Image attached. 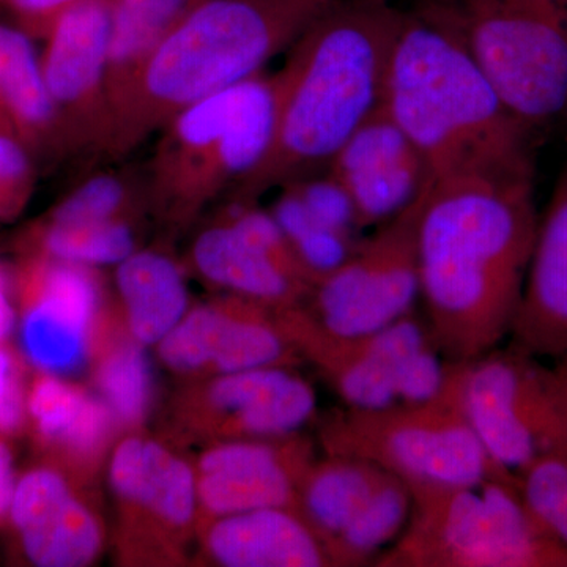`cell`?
<instances>
[{
    "label": "cell",
    "mask_w": 567,
    "mask_h": 567,
    "mask_svg": "<svg viewBox=\"0 0 567 567\" xmlns=\"http://www.w3.org/2000/svg\"><path fill=\"white\" fill-rule=\"evenodd\" d=\"M327 173L344 188L365 233L404 212L431 182L423 156L382 103L336 153Z\"/></svg>",
    "instance_id": "ffe728a7"
},
{
    "label": "cell",
    "mask_w": 567,
    "mask_h": 567,
    "mask_svg": "<svg viewBox=\"0 0 567 567\" xmlns=\"http://www.w3.org/2000/svg\"><path fill=\"white\" fill-rule=\"evenodd\" d=\"M319 416L298 368L249 369L189 380L171 399L162 439L175 446L298 434Z\"/></svg>",
    "instance_id": "7c38bea8"
},
{
    "label": "cell",
    "mask_w": 567,
    "mask_h": 567,
    "mask_svg": "<svg viewBox=\"0 0 567 567\" xmlns=\"http://www.w3.org/2000/svg\"><path fill=\"white\" fill-rule=\"evenodd\" d=\"M382 104L431 182H535L537 134L507 110L461 41L416 7L404 9Z\"/></svg>",
    "instance_id": "3957f363"
},
{
    "label": "cell",
    "mask_w": 567,
    "mask_h": 567,
    "mask_svg": "<svg viewBox=\"0 0 567 567\" xmlns=\"http://www.w3.org/2000/svg\"><path fill=\"white\" fill-rule=\"evenodd\" d=\"M393 2L399 3V2H402V0H393ZM406 2H409V3L410 2H415V0H406Z\"/></svg>",
    "instance_id": "60d3db41"
},
{
    "label": "cell",
    "mask_w": 567,
    "mask_h": 567,
    "mask_svg": "<svg viewBox=\"0 0 567 567\" xmlns=\"http://www.w3.org/2000/svg\"><path fill=\"white\" fill-rule=\"evenodd\" d=\"M28 361L9 339L0 342V439L11 440L28 427Z\"/></svg>",
    "instance_id": "e575fe53"
},
{
    "label": "cell",
    "mask_w": 567,
    "mask_h": 567,
    "mask_svg": "<svg viewBox=\"0 0 567 567\" xmlns=\"http://www.w3.org/2000/svg\"><path fill=\"white\" fill-rule=\"evenodd\" d=\"M551 369H554L558 385L561 388L563 394H565L567 401V353L559 357L558 360H555Z\"/></svg>",
    "instance_id": "f35d334b"
},
{
    "label": "cell",
    "mask_w": 567,
    "mask_h": 567,
    "mask_svg": "<svg viewBox=\"0 0 567 567\" xmlns=\"http://www.w3.org/2000/svg\"><path fill=\"white\" fill-rule=\"evenodd\" d=\"M133 218L96 223H50L40 219L22 240L24 254L62 262L104 267L118 265L137 249Z\"/></svg>",
    "instance_id": "f546056e"
},
{
    "label": "cell",
    "mask_w": 567,
    "mask_h": 567,
    "mask_svg": "<svg viewBox=\"0 0 567 567\" xmlns=\"http://www.w3.org/2000/svg\"><path fill=\"white\" fill-rule=\"evenodd\" d=\"M537 223L533 182H429L417 226L420 303L447 361L509 338Z\"/></svg>",
    "instance_id": "6da1fadb"
},
{
    "label": "cell",
    "mask_w": 567,
    "mask_h": 567,
    "mask_svg": "<svg viewBox=\"0 0 567 567\" xmlns=\"http://www.w3.org/2000/svg\"><path fill=\"white\" fill-rule=\"evenodd\" d=\"M35 158L20 142L0 134V223L13 221L31 203Z\"/></svg>",
    "instance_id": "836d02e7"
},
{
    "label": "cell",
    "mask_w": 567,
    "mask_h": 567,
    "mask_svg": "<svg viewBox=\"0 0 567 567\" xmlns=\"http://www.w3.org/2000/svg\"><path fill=\"white\" fill-rule=\"evenodd\" d=\"M316 457L315 440L303 432L204 446L193 462L199 525L260 507H295L301 477Z\"/></svg>",
    "instance_id": "e0dca14e"
},
{
    "label": "cell",
    "mask_w": 567,
    "mask_h": 567,
    "mask_svg": "<svg viewBox=\"0 0 567 567\" xmlns=\"http://www.w3.org/2000/svg\"><path fill=\"white\" fill-rule=\"evenodd\" d=\"M404 532L380 567H567V548L536 524L518 476L458 486H413Z\"/></svg>",
    "instance_id": "8992f818"
},
{
    "label": "cell",
    "mask_w": 567,
    "mask_h": 567,
    "mask_svg": "<svg viewBox=\"0 0 567 567\" xmlns=\"http://www.w3.org/2000/svg\"><path fill=\"white\" fill-rule=\"evenodd\" d=\"M412 488L386 473L352 524L328 547L333 567L374 565L404 532L412 513Z\"/></svg>",
    "instance_id": "f1b7e54d"
},
{
    "label": "cell",
    "mask_w": 567,
    "mask_h": 567,
    "mask_svg": "<svg viewBox=\"0 0 567 567\" xmlns=\"http://www.w3.org/2000/svg\"><path fill=\"white\" fill-rule=\"evenodd\" d=\"M443 393L492 461L513 475L567 447V401L554 369L517 347L447 361Z\"/></svg>",
    "instance_id": "9c48e42d"
},
{
    "label": "cell",
    "mask_w": 567,
    "mask_h": 567,
    "mask_svg": "<svg viewBox=\"0 0 567 567\" xmlns=\"http://www.w3.org/2000/svg\"><path fill=\"white\" fill-rule=\"evenodd\" d=\"M388 472L363 458L324 454L306 470L295 509L322 540L324 550L354 520Z\"/></svg>",
    "instance_id": "484cf974"
},
{
    "label": "cell",
    "mask_w": 567,
    "mask_h": 567,
    "mask_svg": "<svg viewBox=\"0 0 567 567\" xmlns=\"http://www.w3.org/2000/svg\"><path fill=\"white\" fill-rule=\"evenodd\" d=\"M279 316L305 363L349 409L417 404L443 393L447 360L420 309L363 334L323 330L303 306Z\"/></svg>",
    "instance_id": "30bf717a"
},
{
    "label": "cell",
    "mask_w": 567,
    "mask_h": 567,
    "mask_svg": "<svg viewBox=\"0 0 567 567\" xmlns=\"http://www.w3.org/2000/svg\"><path fill=\"white\" fill-rule=\"evenodd\" d=\"M193 559L218 567H333L295 507H260L204 522Z\"/></svg>",
    "instance_id": "7402d4cb"
},
{
    "label": "cell",
    "mask_w": 567,
    "mask_h": 567,
    "mask_svg": "<svg viewBox=\"0 0 567 567\" xmlns=\"http://www.w3.org/2000/svg\"><path fill=\"white\" fill-rule=\"evenodd\" d=\"M7 524L22 558L37 567H87L107 544L93 488L44 462L18 476Z\"/></svg>",
    "instance_id": "ac0fdd59"
},
{
    "label": "cell",
    "mask_w": 567,
    "mask_h": 567,
    "mask_svg": "<svg viewBox=\"0 0 567 567\" xmlns=\"http://www.w3.org/2000/svg\"><path fill=\"white\" fill-rule=\"evenodd\" d=\"M427 186L415 203L365 234L344 264L312 286L303 309L323 330L371 333L417 309V226Z\"/></svg>",
    "instance_id": "4fadbf2b"
},
{
    "label": "cell",
    "mask_w": 567,
    "mask_h": 567,
    "mask_svg": "<svg viewBox=\"0 0 567 567\" xmlns=\"http://www.w3.org/2000/svg\"><path fill=\"white\" fill-rule=\"evenodd\" d=\"M324 454L363 458L410 487H447L491 476L499 468L445 393L432 401L385 409L331 410L317 416Z\"/></svg>",
    "instance_id": "ba28073f"
},
{
    "label": "cell",
    "mask_w": 567,
    "mask_h": 567,
    "mask_svg": "<svg viewBox=\"0 0 567 567\" xmlns=\"http://www.w3.org/2000/svg\"><path fill=\"white\" fill-rule=\"evenodd\" d=\"M518 484L536 524L567 548V447L537 458L518 475Z\"/></svg>",
    "instance_id": "1f68e13d"
},
{
    "label": "cell",
    "mask_w": 567,
    "mask_h": 567,
    "mask_svg": "<svg viewBox=\"0 0 567 567\" xmlns=\"http://www.w3.org/2000/svg\"><path fill=\"white\" fill-rule=\"evenodd\" d=\"M118 311L140 344L152 347L188 312L189 292L181 265L156 249H136L115 265Z\"/></svg>",
    "instance_id": "d4e9b609"
},
{
    "label": "cell",
    "mask_w": 567,
    "mask_h": 567,
    "mask_svg": "<svg viewBox=\"0 0 567 567\" xmlns=\"http://www.w3.org/2000/svg\"><path fill=\"white\" fill-rule=\"evenodd\" d=\"M25 432L41 462L91 488L123 435L114 413L92 388L40 371L29 379Z\"/></svg>",
    "instance_id": "d6986e66"
},
{
    "label": "cell",
    "mask_w": 567,
    "mask_h": 567,
    "mask_svg": "<svg viewBox=\"0 0 567 567\" xmlns=\"http://www.w3.org/2000/svg\"><path fill=\"white\" fill-rule=\"evenodd\" d=\"M559 3V7H561L563 11H565V14L567 17V0H557Z\"/></svg>",
    "instance_id": "ab89813d"
},
{
    "label": "cell",
    "mask_w": 567,
    "mask_h": 567,
    "mask_svg": "<svg viewBox=\"0 0 567 567\" xmlns=\"http://www.w3.org/2000/svg\"><path fill=\"white\" fill-rule=\"evenodd\" d=\"M189 262L215 289L278 311L303 306L312 290L311 281L249 244L219 218L194 238Z\"/></svg>",
    "instance_id": "603a6c76"
},
{
    "label": "cell",
    "mask_w": 567,
    "mask_h": 567,
    "mask_svg": "<svg viewBox=\"0 0 567 567\" xmlns=\"http://www.w3.org/2000/svg\"><path fill=\"white\" fill-rule=\"evenodd\" d=\"M112 0H91L52 25L40 54L63 155H103L110 130L107 59Z\"/></svg>",
    "instance_id": "2e32d148"
},
{
    "label": "cell",
    "mask_w": 567,
    "mask_h": 567,
    "mask_svg": "<svg viewBox=\"0 0 567 567\" xmlns=\"http://www.w3.org/2000/svg\"><path fill=\"white\" fill-rule=\"evenodd\" d=\"M106 473L117 565L174 567L193 561L199 529L193 462L162 436L128 432L115 443Z\"/></svg>",
    "instance_id": "8fae6325"
},
{
    "label": "cell",
    "mask_w": 567,
    "mask_h": 567,
    "mask_svg": "<svg viewBox=\"0 0 567 567\" xmlns=\"http://www.w3.org/2000/svg\"><path fill=\"white\" fill-rule=\"evenodd\" d=\"M199 0H112L107 104L171 29Z\"/></svg>",
    "instance_id": "83f0119b"
},
{
    "label": "cell",
    "mask_w": 567,
    "mask_h": 567,
    "mask_svg": "<svg viewBox=\"0 0 567 567\" xmlns=\"http://www.w3.org/2000/svg\"><path fill=\"white\" fill-rule=\"evenodd\" d=\"M509 344L540 360L567 353V162L537 223Z\"/></svg>",
    "instance_id": "44dd1931"
},
{
    "label": "cell",
    "mask_w": 567,
    "mask_h": 567,
    "mask_svg": "<svg viewBox=\"0 0 567 567\" xmlns=\"http://www.w3.org/2000/svg\"><path fill=\"white\" fill-rule=\"evenodd\" d=\"M404 18L393 0H336L303 32L275 74L274 136L229 199L327 173L336 153L382 103L391 50Z\"/></svg>",
    "instance_id": "7a4b0ae2"
},
{
    "label": "cell",
    "mask_w": 567,
    "mask_h": 567,
    "mask_svg": "<svg viewBox=\"0 0 567 567\" xmlns=\"http://www.w3.org/2000/svg\"><path fill=\"white\" fill-rule=\"evenodd\" d=\"M11 289L20 350L33 371L62 377L87 371L117 315L99 268L24 254Z\"/></svg>",
    "instance_id": "5bb4252c"
},
{
    "label": "cell",
    "mask_w": 567,
    "mask_h": 567,
    "mask_svg": "<svg viewBox=\"0 0 567 567\" xmlns=\"http://www.w3.org/2000/svg\"><path fill=\"white\" fill-rule=\"evenodd\" d=\"M453 33L535 134L567 122V17L557 0H415Z\"/></svg>",
    "instance_id": "52a82bcc"
},
{
    "label": "cell",
    "mask_w": 567,
    "mask_h": 567,
    "mask_svg": "<svg viewBox=\"0 0 567 567\" xmlns=\"http://www.w3.org/2000/svg\"><path fill=\"white\" fill-rule=\"evenodd\" d=\"M87 374L92 390L110 406L122 434L144 431L155 399V382L145 346L126 330L118 306L95 347Z\"/></svg>",
    "instance_id": "4316f807"
},
{
    "label": "cell",
    "mask_w": 567,
    "mask_h": 567,
    "mask_svg": "<svg viewBox=\"0 0 567 567\" xmlns=\"http://www.w3.org/2000/svg\"><path fill=\"white\" fill-rule=\"evenodd\" d=\"M336 0H199L110 96L117 158L207 96L264 73Z\"/></svg>",
    "instance_id": "277c9868"
},
{
    "label": "cell",
    "mask_w": 567,
    "mask_h": 567,
    "mask_svg": "<svg viewBox=\"0 0 567 567\" xmlns=\"http://www.w3.org/2000/svg\"><path fill=\"white\" fill-rule=\"evenodd\" d=\"M155 347L159 363L183 382L305 363L278 309L224 292L192 306Z\"/></svg>",
    "instance_id": "9a60e30c"
},
{
    "label": "cell",
    "mask_w": 567,
    "mask_h": 567,
    "mask_svg": "<svg viewBox=\"0 0 567 567\" xmlns=\"http://www.w3.org/2000/svg\"><path fill=\"white\" fill-rule=\"evenodd\" d=\"M31 37L0 21V134L24 145L33 158L63 155L40 54Z\"/></svg>",
    "instance_id": "cb8c5ba5"
},
{
    "label": "cell",
    "mask_w": 567,
    "mask_h": 567,
    "mask_svg": "<svg viewBox=\"0 0 567 567\" xmlns=\"http://www.w3.org/2000/svg\"><path fill=\"white\" fill-rule=\"evenodd\" d=\"M271 215L316 282L346 262L363 238L347 237L312 218L295 189L284 186Z\"/></svg>",
    "instance_id": "4dcf8cb0"
},
{
    "label": "cell",
    "mask_w": 567,
    "mask_h": 567,
    "mask_svg": "<svg viewBox=\"0 0 567 567\" xmlns=\"http://www.w3.org/2000/svg\"><path fill=\"white\" fill-rule=\"evenodd\" d=\"M17 483L13 451H11L9 440L0 439V527L7 524V518H9Z\"/></svg>",
    "instance_id": "8d00e7d4"
},
{
    "label": "cell",
    "mask_w": 567,
    "mask_h": 567,
    "mask_svg": "<svg viewBox=\"0 0 567 567\" xmlns=\"http://www.w3.org/2000/svg\"><path fill=\"white\" fill-rule=\"evenodd\" d=\"M275 117V74L265 73L178 112L164 125L148 169L145 199L156 218L188 226L229 196L262 159Z\"/></svg>",
    "instance_id": "5b68a950"
},
{
    "label": "cell",
    "mask_w": 567,
    "mask_h": 567,
    "mask_svg": "<svg viewBox=\"0 0 567 567\" xmlns=\"http://www.w3.org/2000/svg\"><path fill=\"white\" fill-rule=\"evenodd\" d=\"M137 194L132 182L117 174H99L63 197L43 219L50 223H96L133 218Z\"/></svg>",
    "instance_id": "d6a6232c"
},
{
    "label": "cell",
    "mask_w": 567,
    "mask_h": 567,
    "mask_svg": "<svg viewBox=\"0 0 567 567\" xmlns=\"http://www.w3.org/2000/svg\"><path fill=\"white\" fill-rule=\"evenodd\" d=\"M91 0H0V9L33 41H43L63 14Z\"/></svg>",
    "instance_id": "d590c367"
},
{
    "label": "cell",
    "mask_w": 567,
    "mask_h": 567,
    "mask_svg": "<svg viewBox=\"0 0 567 567\" xmlns=\"http://www.w3.org/2000/svg\"><path fill=\"white\" fill-rule=\"evenodd\" d=\"M17 323V308L11 298L9 276L0 267V342L7 341Z\"/></svg>",
    "instance_id": "74e56055"
}]
</instances>
